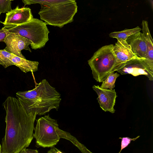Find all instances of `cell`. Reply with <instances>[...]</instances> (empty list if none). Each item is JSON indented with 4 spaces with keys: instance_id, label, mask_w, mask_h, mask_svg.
<instances>
[{
    "instance_id": "obj_1",
    "label": "cell",
    "mask_w": 153,
    "mask_h": 153,
    "mask_svg": "<svg viewBox=\"0 0 153 153\" xmlns=\"http://www.w3.org/2000/svg\"><path fill=\"white\" fill-rule=\"evenodd\" d=\"M2 105L6 112V128L1 141L2 153H19L29 146L33 139L37 113L12 97H8Z\"/></svg>"
},
{
    "instance_id": "obj_2",
    "label": "cell",
    "mask_w": 153,
    "mask_h": 153,
    "mask_svg": "<svg viewBox=\"0 0 153 153\" xmlns=\"http://www.w3.org/2000/svg\"><path fill=\"white\" fill-rule=\"evenodd\" d=\"M16 95L27 108L39 115H45L53 109L57 110L61 101L60 93L45 79L33 89L18 91Z\"/></svg>"
},
{
    "instance_id": "obj_3",
    "label": "cell",
    "mask_w": 153,
    "mask_h": 153,
    "mask_svg": "<svg viewBox=\"0 0 153 153\" xmlns=\"http://www.w3.org/2000/svg\"><path fill=\"white\" fill-rule=\"evenodd\" d=\"M26 5L39 4L41 8L39 12L40 19L46 23L60 28L71 23L77 11L78 7L74 0H23Z\"/></svg>"
},
{
    "instance_id": "obj_4",
    "label": "cell",
    "mask_w": 153,
    "mask_h": 153,
    "mask_svg": "<svg viewBox=\"0 0 153 153\" xmlns=\"http://www.w3.org/2000/svg\"><path fill=\"white\" fill-rule=\"evenodd\" d=\"M113 45L111 44L100 48L88 61L97 82H102L110 74L115 71L117 63L113 51Z\"/></svg>"
},
{
    "instance_id": "obj_5",
    "label": "cell",
    "mask_w": 153,
    "mask_h": 153,
    "mask_svg": "<svg viewBox=\"0 0 153 153\" xmlns=\"http://www.w3.org/2000/svg\"><path fill=\"white\" fill-rule=\"evenodd\" d=\"M6 29L9 32L17 33L31 41V47L35 50L44 47L49 40L46 23L37 19L33 18L26 23Z\"/></svg>"
},
{
    "instance_id": "obj_6",
    "label": "cell",
    "mask_w": 153,
    "mask_h": 153,
    "mask_svg": "<svg viewBox=\"0 0 153 153\" xmlns=\"http://www.w3.org/2000/svg\"><path fill=\"white\" fill-rule=\"evenodd\" d=\"M59 128L57 121L51 118L49 114L39 118L36 120L33 134L37 146H54L60 139L58 133Z\"/></svg>"
},
{
    "instance_id": "obj_7",
    "label": "cell",
    "mask_w": 153,
    "mask_h": 153,
    "mask_svg": "<svg viewBox=\"0 0 153 153\" xmlns=\"http://www.w3.org/2000/svg\"><path fill=\"white\" fill-rule=\"evenodd\" d=\"M115 71H117L122 75L131 74L134 76L143 75L151 81L153 80V71L145 61V59L135 58L118 65Z\"/></svg>"
},
{
    "instance_id": "obj_8",
    "label": "cell",
    "mask_w": 153,
    "mask_h": 153,
    "mask_svg": "<svg viewBox=\"0 0 153 153\" xmlns=\"http://www.w3.org/2000/svg\"><path fill=\"white\" fill-rule=\"evenodd\" d=\"M4 42L6 45L4 49L17 56L26 59L21 51L25 49L31 52L29 45H32V42L17 33H10L7 30V36Z\"/></svg>"
},
{
    "instance_id": "obj_9",
    "label": "cell",
    "mask_w": 153,
    "mask_h": 153,
    "mask_svg": "<svg viewBox=\"0 0 153 153\" xmlns=\"http://www.w3.org/2000/svg\"><path fill=\"white\" fill-rule=\"evenodd\" d=\"M33 18L31 10L29 7L20 8L18 5L6 14L3 23L4 27L9 28L26 23Z\"/></svg>"
},
{
    "instance_id": "obj_10",
    "label": "cell",
    "mask_w": 153,
    "mask_h": 153,
    "mask_svg": "<svg viewBox=\"0 0 153 153\" xmlns=\"http://www.w3.org/2000/svg\"><path fill=\"white\" fill-rule=\"evenodd\" d=\"M92 88L98 96L97 100L102 109L105 112L114 113L115 110L114 106L117 97L115 89H104L96 85Z\"/></svg>"
},
{
    "instance_id": "obj_11",
    "label": "cell",
    "mask_w": 153,
    "mask_h": 153,
    "mask_svg": "<svg viewBox=\"0 0 153 153\" xmlns=\"http://www.w3.org/2000/svg\"><path fill=\"white\" fill-rule=\"evenodd\" d=\"M117 39V42L113 46V51L117 65L132 59L139 58L133 53L130 46L126 41L121 39Z\"/></svg>"
},
{
    "instance_id": "obj_12",
    "label": "cell",
    "mask_w": 153,
    "mask_h": 153,
    "mask_svg": "<svg viewBox=\"0 0 153 153\" xmlns=\"http://www.w3.org/2000/svg\"><path fill=\"white\" fill-rule=\"evenodd\" d=\"M126 41L137 57L145 59L146 47L142 33L140 32L130 36Z\"/></svg>"
},
{
    "instance_id": "obj_13",
    "label": "cell",
    "mask_w": 153,
    "mask_h": 153,
    "mask_svg": "<svg viewBox=\"0 0 153 153\" xmlns=\"http://www.w3.org/2000/svg\"><path fill=\"white\" fill-rule=\"evenodd\" d=\"M142 25V35L146 47L145 61L150 68L153 71V39L150 32L147 21L143 20Z\"/></svg>"
},
{
    "instance_id": "obj_14",
    "label": "cell",
    "mask_w": 153,
    "mask_h": 153,
    "mask_svg": "<svg viewBox=\"0 0 153 153\" xmlns=\"http://www.w3.org/2000/svg\"><path fill=\"white\" fill-rule=\"evenodd\" d=\"M11 60L14 65L25 73L28 72H34L38 70L39 63L37 61L27 60L12 54H11Z\"/></svg>"
},
{
    "instance_id": "obj_15",
    "label": "cell",
    "mask_w": 153,
    "mask_h": 153,
    "mask_svg": "<svg viewBox=\"0 0 153 153\" xmlns=\"http://www.w3.org/2000/svg\"><path fill=\"white\" fill-rule=\"evenodd\" d=\"M141 29L138 26L132 29H125L121 31L111 32L109 34V36L113 38H115L117 39H121L126 41L129 36L140 32Z\"/></svg>"
},
{
    "instance_id": "obj_16",
    "label": "cell",
    "mask_w": 153,
    "mask_h": 153,
    "mask_svg": "<svg viewBox=\"0 0 153 153\" xmlns=\"http://www.w3.org/2000/svg\"><path fill=\"white\" fill-rule=\"evenodd\" d=\"M117 73H111L102 82L100 86L101 88L106 89L112 90L115 87V82L116 79L120 76Z\"/></svg>"
},
{
    "instance_id": "obj_17",
    "label": "cell",
    "mask_w": 153,
    "mask_h": 153,
    "mask_svg": "<svg viewBox=\"0 0 153 153\" xmlns=\"http://www.w3.org/2000/svg\"><path fill=\"white\" fill-rule=\"evenodd\" d=\"M11 54L3 50H0V65H2L5 68L14 65L11 60Z\"/></svg>"
},
{
    "instance_id": "obj_18",
    "label": "cell",
    "mask_w": 153,
    "mask_h": 153,
    "mask_svg": "<svg viewBox=\"0 0 153 153\" xmlns=\"http://www.w3.org/2000/svg\"><path fill=\"white\" fill-rule=\"evenodd\" d=\"M12 0H0V16L1 13H7L12 10ZM0 23H3L0 20Z\"/></svg>"
},
{
    "instance_id": "obj_19",
    "label": "cell",
    "mask_w": 153,
    "mask_h": 153,
    "mask_svg": "<svg viewBox=\"0 0 153 153\" xmlns=\"http://www.w3.org/2000/svg\"><path fill=\"white\" fill-rule=\"evenodd\" d=\"M139 137V136H138L135 138H130L128 137H123L122 138H121L122 139L121 149L120 152H121L123 149H124L130 143L131 141H134L136 140Z\"/></svg>"
},
{
    "instance_id": "obj_20",
    "label": "cell",
    "mask_w": 153,
    "mask_h": 153,
    "mask_svg": "<svg viewBox=\"0 0 153 153\" xmlns=\"http://www.w3.org/2000/svg\"><path fill=\"white\" fill-rule=\"evenodd\" d=\"M7 30L4 27L0 29V42H4L7 34Z\"/></svg>"
},
{
    "instance_id": "obj_21",
    "label": "cell",
    "mask_w": 153,
    "mask_h": 153,
    "mask_svg": "<svg viewBox=\"0 0 153 153\" xmlns=\"http://www.w3.org/2000/svg\"><path fill=\"white\" fill-rule=\"evenodd\" d=\"M19 153H39L36 150L27 149L26 148L23 149Z\"/></svg>"
},
{
    "instance_id": "obj_22",
    "label": "cell",
    "mask_w": 153,
    "mask_h": 153,
    "mask_svg": "<svg viewBox=\"0 0 153 153\" xmlns=\"http://www.w3.org/2000/svg\"><path fill=\"white\" fill-rule=\"evenodd\" d=\"M47 153H63L60 150L54 146L51 147V149L48 151Z\"/></svg>"
},
{
    "instance_id": "obj_23",
    "label": "cell",
    "mask_w": 153,
    "mask_h": 153,
    "mask_svg": "<svg viewBox=\"0 0 153 153\" xmlns=\"http://www.w3.org/2000/svg\"><path fill=\"white\" fill-rule=\"evenodd\" d=\"M0 153H2V152L1 145L0 144Z\"/></svg>"
}]
</instances>
